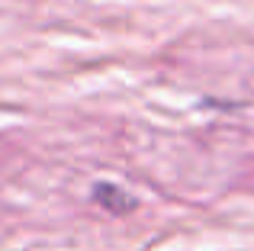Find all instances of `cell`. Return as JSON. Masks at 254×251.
Returning a JSON list of instances; mask_svg holds the SVG:
<instances>
[{
    "mask_svg": "<svg viewBox=\"0 0 254 251\" xmlns=\"http://www.w3.org/2000/svg\"><path fill=\"white\" fill-rule=\"evenodd\" d=\"M90 200L97 203L100 209H106L110 216H129L138 209V200L129 193L126 187L119 184H110V181H97L90 187Z\"/></svg>",
    "mask_w": 254,
    "mask_h": 251,
    "instance_id": "obj_1",
    "label": "cell"
}]
</instances>
